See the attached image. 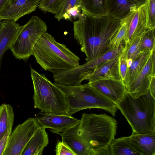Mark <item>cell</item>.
I'll list each match as a JSON object with an SVG mask.
<instances>
[{
    "label": "cell",
    "instance_id": "27",
    "mask_svg": "<svg viewBox=\"0 0 155 155\" xmlns=\"http://www.w3.org/2000/svg\"><path fill=\"white\" fill-rule=\"evenodd\" d=\"M155 29H148L144 33L141 42V51L147 49L153 51L155 50Z\"/></svg>",
    "mask_w": 155,
    "mask_h": 155
},
{
    "label": "cell",
    "instance_id": "15",
    "mask_svg": "<svg viewBox=\"0 0 155 155\" xmlns=\"http://www.w3.org/2000/svg\"><path fill=\"white\" fill-rule=\"evenodd\" d=\"M3 20L0 22V71L4 54L24 27L12 20Z\"/></svg>",
    "mask_w": 155,
    "mask_h": 155
},
{
    "label": "cell",
    "instance_id": "31",
    "mask_svg": "<svg viewBox=\"0 0 155 155\" xmlns=\"http://www.w3.org/2000/svg\"><path fill=\"white\" fill-rule=\"evenodd\" d=\"M76 6H81L80 0H67L60 12L55 15L54 17L58 21L63 19L64 15L70 9Z\"/></svg>",
    "mask_w": 155,
    "mask_h": 155
},
{
    "label": "cell",
    "instance_id": "2",
    "mask_svg": "<svg viewBox=\"0 0 155 155\" xmlns=\"http://www.w3.org/2000/svg\"><path fill=\"white\" fill-rule=\"evenodd\" d=\"M117 124L116 120L105 114H83L78 134L90 149V155H110L109 146L115 138Z\"/></svg>",
    "mask_w": 155,
    "mask_h": 155
},
{
    "label": "cell",
    "instance_id": "35",
    "mask_svg": "<svg viewBox=\"0 0 155 155\" xmlns=\"http://www.w3.org/2000/svg\"><path fill=\"white\" fill-rule=\"evenodd\" d=\"M9 0H0V13L4 10Z\"/></svg>",
    "mask_w": 155,
    "mask_h": 155
},
{
    "label": "cell",
    "instance_id": "34",
    "mask_svg": "<svg viewBox=\"0 0 155 155\" xmlns=\"http://www.w3.org/2000/svg\"><path fill=\"white\" fill-rule=\"evenodd\" d=\"M149 91L151 96L155 98V77H153L150 81Z\"/></svg>",
    "mask_w": 155,
    "mask_h": 155
},
{
    "label": "cell",
    "instance_id": "32",
    "mask_svg": "<svg viewBox=\"0 0 155 155\" xmlns=\"http://www.w3.org/2000/svg\"><path fill=\"white\" fill-rule=\"evenodd\" d=\"M57 155H77L71 147L65 142L58 141L55 147Z\"/></svg>",
    "mask_w": 155,
    "mask_h": 155
},
{
    "label": "cell",
    "instance_id": "11",
    "mask_svg": "<svg viewBox=\"0 0 155 155\" xmlns=\"http://www.w3.org/2000/svg\"><path fill=\"white\" fill-rule=\"evenodd\" d=\"M122 21L126 23L127 27V35L124 42L125 44L129 45L148 29L147 26L145 4L138 6Z\"/></svg>",
    "mask_w": 155,
    "mask_h": 155
},
{
    "label": "cell",
    "instance_id": "28",
    "mask_svg": "<svg viewBox=\"0 0 155 155\" xmlns=\"http://www.w3.org/2000/svg\"><path fill=\"white\" fill-rule=\"evenodd\" d=\"M145 4L147 27L155 28V0H146Z\"/></svg>",
    "mask_w": 155,
    "mask_h": 155
},
{
    "label": "cell",
    "instance_id": "14",
    "mask_svg": "<svg viewBox=\"0 0 155 155\" xmlns=\"http://www.w3.org/2000/svg\"><path fill=\"white\" fill-rule=\"evenodd\" d=\"M88 83L116 104L122 99L126 92L125 85L121 80L106 79Z\"/></svg>",
    "mask_w": 155,
    "mask_h": 155
},
{
    "label": "cell",
    "instance_id": "26",
    "mask_svg": "<svg viewBox=\"0 0 155 155\" xmlns=\"http://www.w3.org/2000/svg\"><path fill=\"white\" fill-rule=\"evenodd\" d=\"M121 21L122 24L120 28L108 45V48L109 50L118 48L124 41L127 35V27L124 21Z\"/></svg>",
    "mask_w": 155,
    "mask_h": 155
},
{
    "label": "cell",
    "instance_id": "12",
    "mask_svg": "<svg viewBox=\"0 0 155 155\" xmlns=\"http://www.w3.org/2000/svg\"><path fill=\"white\" fill-rule=\"evenodd\" d=\"M40 125L45 128H49L53 133L58 134L79 124L80 120L71 116L54 114L41 112L35 117Z\"/></svg>",
    "mask_w": 155,
    "mask_h": 155
},
{
    "label": "cell",
    "instance_id": "30",
    "mask_svg": "<svg viewBox=\"0 0 155 155\" xmlns=\"http://www.w3.org/2000/svg\"><path fill=\"white\" fill-rule=\"evenodd\" d=\"M128 45L127 44H125L124 48L118 58L120 74L123 81L125 79L127 68V53Z\"/></svg>",
    "mask_w": 155,
    "mask_h": 155
},
{
    "label": "cell",
    "instance_id": "21",
    "mask_svg": "<svg viewBox=\"0 0 155 155\" xmlns=\"http://www.w3.org/2000/svg\"><path fill=\"white\" fill-rule=\"evenodd\" d=\"M153 51H150L147 49L143 50L133 60L130 65L127 68L125 79L123 81L125 87L129 85L141 71Z\"/></svg>",
    "mask_w": 155,
    "mask_h": 155
},
{
    "label": "cell",
    "instance_id": "16",
    "mask_svg": "<svg viewBox=\"0 0 155 155\" xmlns=\"http://www.w3.org/2000/svg\"><path fill=\"white\" fill-rule=\"evenodd\" d=\"M119 56L105 63L91 71L85 77L84 80H87L90 83L106 79L121 80L119 70Z\"/></svg>",
    "mask_w": 155,
    "mask_h": 155
},
{
    "label": "cell",
    "instance_id": "9",
    "mask_svg": "<svg viewBox=\"0 0 155 155\" xmlns=\"http://www.w3.org/2000/svg\"><path fill=\"white\" fill-rule=\"evenodd\" d=\"M41 126L35 118H29L12 132L3 155H21L30 140Z\"/></svg>",
    "mask_w": 155,
    "mask_h": 155
},
{
    "label": "cell",
    "instance_id": "38",
    "mask_svg": "<svg viewBox=\"0 0 155 155\" xmlns=\"http://www.w3.org/2000/svg\"><path fill=\"white\" fill-rule=\"evenodd\" d=\"M38 0L39 1V2H40V1H41L42 0Z\"/></svg>",
    "mask_w": 155,
    "mask_h": 155
},
{
    "label": "cell",
    "instance_id": "23",
    "mask_svg": "<svg viewBox=\"0 0 155 155\" xmlns=\"http://www.w3.org/2000/svg\"><path fill=\"white\" fill-rule=\"evenodd\" d=\"M109 148L110 155H139L130 144L128 137L114 139L110 145Z\"/></svg>",
    "mask_w": 155,
    "mask_h": 155
},
{
    "label": "cell",
    "instance_id": "24",
    "mask_svg": "<svg viewBox=\"0 0 155 155\" xmlns=\"http://www.w3.org/2000/svg\"><path fill=\"white\" fill-rule=\"evenodd\" d=\"M14 119L12 107L9 104H2L0 106V140L7 130L12 127Z\"/></svg>",
    "mask_w": 155,
    "mask_h": 155
},
{
    "label": "cell",
    "instance_id": "36",
    "mask_svg": "<svg viewBox=\"0 0 155 155\" xmlns=\"http://www.w3.org/2000/svg\"><path fill=\"white\" fill-rule=\"evenodd\" d=\"M135 2L139 6L145 4L146 0H132Z\"/></svg>",
    "mask_w": 155,
    "mask_h": 155
},
{
    "label": "cell",
    "instance_id": "29",
    "mask_svg": "<svg viewBox=\"0 0 155 155\" xmlns=\"http://www.w3.org/2000/svg\"><path fill=\"white\" fill-rule=\"evenodd\" d=\"M143 34L137 38L130 45H128L127 53V60L133 61L141 51V42Z\"/></svg>",
    "mask_w": 155,
    "mask_h": 155
},
{
    "label": "cell",
    "instance_id": "6",
    "mask_svg": "<svg viewBox=\"0 0 155 155\" xmlns=\"http://www.w3.org/2000/svg\"><path fill=\"white\" fill-rule=\"evenodd\" d=\"M31 70L35 108L43 113L70 116L63 91L44 74H39L31 67Z\"/></svg>",
    "mask_w": 155,
    "mask_h": 155
},
{
    "label": "cell",
    "instance_id": "10",
    "mask_svg": "<svg viewBox=\"0 0 155 155\" xmlns=\"http://www.w3.org/2000/svg\"><path fill=\"white\" fill-rule=\"evenodd\" d=\"M155 50L153 52L142 70L127 86L125 87L126 92L133 97L148 93L149 86L152 78L155 77Z\"/></svg>",
    "mask_w": 155,
    "mask_h": 155
},
{
    "label": "cell",
    "instance_id": "7",
    "mask_svg": "<svg viewBox=\"0 0 155 155\" xmlns=\"http://www.w3.org/2000/svg\"><path fill=\"white\" fill-rule=\"evenodd\" d=\"M47 30V26L42 19L37 16H32L11 45L13 55L17 58L27 60L32 55L35 44Z\"/></svg>",
    "mask_w": 155,
    "mask_h": 155
},
{
    "label": "cell",
    "instance_id": "17",
    "mask_svg": "<svg viewBox=\"0 0 155 155\" xmlns=\"http://www.w3.org/2000/svg\"><path fill=\"white\" fill-rule=\"evenodd\" d=\"M128 139L140 155H155V131L139 134L132 132Z\"/></svg>",
    "mask_w": 155,
    "mask_h": 155
},
{
    "label": "cell",
    "instance_id": "5",
    "mask_svg": "<svg viewBox=\"0 0 155 155\" xmlns=\"http://www.w3.org/2000/svg\"><path fill=\"white\" fill-rule=\"evenodd\" d=\"M54 84L64 94L70 116L83 110L97 108L105 110L115 116L117 109L116 104L89 83L77 86H68L56 82Z\"/></svg>",
    "mask_w": 155,
    "mask_h": 155
},
{
    "label": "cell",
    "instance_id": "22",
    "mask_svg": "<svg viewBox=\"0 0 155 155\" xmlns=\"http://www.w3.org/2000/svg\"><path fill=\"white\" fill-rule=\"evenodd\" d=\"M81 12L99 16L107 15V0H80Z\"/></svg>",
    "mask_w": 155,
    "mask_h": 155
},
{
    "label": "cell",
    "instance_id": "13",
    "mask_svg": "<svg viewBox=\"0 0 155 155\" xmlns=\"http://www.w3.org/2000/svg\"><path fill=\"white\" fill-rule=\"evenodd\" d=\"M39 2L38 0H9L0 13L1 19L16 22L23 16L35 11Z\"/></svg>",
    "mask_w": 155,
    "mask_h": 155
},
{
    "label": "cell",
    "instance_id": "19",
    "mask_svg": "<svg viewBox=\"0 0 155 155\" xmlns=\"http://www.w3.org/2000/svg\"><path fill=\"white\" fill-rule=\"evenodd\" d=\"M79 124L58 134L61 136L62 140L67 143L77 155H90V149L83 142L78 135Z\"/></svg>",
    "mask_w": 155,
    "mask_h": 155
},
{
    "label": "cell",
    "instance_id": "4",
    "mask_svg": "<svg viewBox=\"0 0 155 155\" xmlns=\"http://www.w3.org/2000/svg\"><path fill=\"white\" fill-rule=\"evenodd\" d=\"M116 106L131 126L132 132L155 131V98L149 92L134 98L126 92Z\"/></svg>",
    "mask_w": 155,
    "mask_h": 155
},
{
    "label": "cell",
    "instance_id": "37",
    "mask_svg": "<svg viewBox=\"0 0 155 155\" xmlns=\"http://www.w3.org/2000/svg\"><path fill=\"white\" fill-rule=\"evenodd\" d=\"M1 20H1V18H0V22H1Z\"/></svg>",
    "mask_w": 155,
    "mask_h": 155
},
{
    "label": "cell",
    "instance_id": "8",
    "mask_svg": "<svg viewBox=\"0 0 155 155\" xmlns=\"http://www.w3.org/2000/svg\"><path fill=\"white\" fill-rule=\"evenodd\" d=\"M124 47L122 44L118 48L110 50L99 57L86 61L84 64L64 71L62 74L65 81L71 86L81 84L85 77L91 71L105 63L118 57Z\"/></svg>",
    "mask_w": 155,
    "mask_h": 155
},
{
    "label": "cell",
    "instance_id": "20",
    "mask_svg": "<svg viewBox=\"0 0 155 155\" xmlns=\"http://www.w3.org/2000/svg\"><path fill=\"white\" fill-rule=\"evenodd\" d=\"M45 128L41 126L23 150L21 155H42L44 149L49 143Z\"/></svg>",
    "mask_w": 155,
    "mask_h": 155
},
{
    "label": "cell",
    "instance_id": "25",
    "mask_svg": "<svg viewBox=\"0 0 155 155\" xmlns=\"http://www.w3.org/2000/svg\"><path fill=\"white\" fill-rule=\"evenodd\" d=\"M67 0H42L38 7L41 11L54 15L58 13Z\"/></svg>",
    "mask_w": 155,
    "mask_h": 155
},
{
    "label": "cell",
    "instance_id": "18",
    "mask_svg": "<svg viewBox=\"0 0 155 155\" xmlns=\"http://www.w3.org/2000/svg\"><path fill=\"white\" fill-rule=\"evenodd\" d=\"M107 15L122 21L138 7L132 0H107Z\"/></svg>",
    "mask_w": 155,
    "mask_h": 155
},
{
    "label": "cell",
    "instance_id": "1",
    "mask_svg": "<svg viewBox=\"0 0 155 155\" xmlns=\"http://www.w3.org/2000/svg\"><path fill=\"white\" fill-rule=\"evenodd\" d=\"M122 24L108 15L94 16L81 12L73 22L74 38L80 46L86 61L100 57L110 50L108 45Z\"/></svg>",
    "mask_w": 155,
    "mask_h": 155
},
{
    "label": "cell",
    "instance_id": "3",
    "mask_svg": "<svg viewBox=\"0 0 155 155\" xmlns=\"http://www.w3.org/2000/svg\"><path fill=\"white\" fill-rule=\"evenodd\" d=\"M32 55L42 68L52 73L79 65L80 58L47 32L41 35L35 44Z\"/></svg>",
    "mask_w": 155,
    "mask_h": 155
},
{
    "label": "cell",
    "instance_id": "33",
    "mask_svg": "<svg viewBox=\"0 0 155 155\" xmlns=\"http://www.w3.org/2000/svg\"><path fill=\"white\" fill-rule=\"evenodd\" d=\"M12 128H8L5 135L0 140V155H3L7 147L9 136L11 133Z\"/></svg>",
    "mask_w": 155,
    "mask_h": 155
}]
</instances>
